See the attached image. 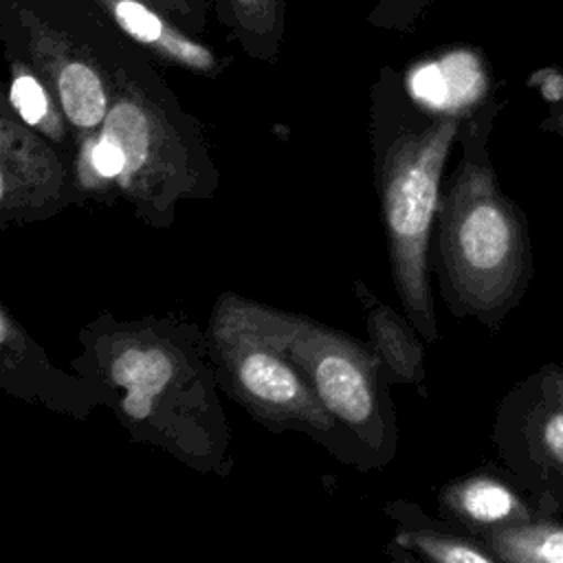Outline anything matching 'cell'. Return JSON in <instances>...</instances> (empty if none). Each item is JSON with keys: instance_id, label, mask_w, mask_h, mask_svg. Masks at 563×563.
Segmentation results:
<instances>
[{"instance_id": "cell-19", "label": "cell", "mask_w": 563, "mask_h": 563, "mask_svg": "<svg viewBox=\"0 0 563 563\" xmlns=\"http://www.w3.org/2000/svg\"><path fill=\"white\" fill-rule=\"evenodd\" d=\"M543 128H545V130H554V132L563 139V97L554 101V106H552V110H550V117L545 119Z\"/></svg>"}, {"instance_id": "cell-7", "label": "cell", "mask_w": 563, "mask_h": 563, "mask_svg": "<svg viewBox=\"0 0 563 563\" xmlns=\"http://www.w3.org/2000/svg\"><path fill=\"white\" fill-rule=\"evenodd\" d=\"M18 18L29 62L55 95L70 128L84 134L99 130L112 103L114 68L108 73L86 44L40 13L20 7Z\"/></svg>"}, {"instance_id": "cell-9", "label": "cell", "mask_w": 563, "mask_h": 563, "mask_svg": "<svg viewBox=\"0 0 563 563\" xmlns=\"http://www.w3.org/2000/svg\"><path fill=\"white\" fill-rule=\"evenodd\" d=\"M101 13L156 59L191 73L216 75L224 59L150 0H92Z\"/></svg>"}, {"instance_id": "cell-15", "label": "cell", "mask_w": 563, "mask_h": 563, "mask_svg": "<svg viewBox=\"0 0 563 563\" xmlns=\"http://www.w3.org/2000/svg\"><path fill=\"white\" fill-rule=\"evenodd\" d=\"M486 545L510 563H563V523L526 519L490 528Z\"/></svg>"}, {"instance_id": "cell-6", "label": "cell", "mask_w": 563, "mask_h": 563, "mask_svg": "<svg viewBox=\"0 0 563 563\" xmlns=\"http://www.w3.org/2000/svg\"><path fill=\"white\" fill-rule=\"evenodd\" d=\"M290 361L301 369L330 416L347 427L372 453L383 455L391 438L378 391L380 358L343 332L306 317L275 310Z\"/></svg>"}, {"instance_id": "cell-1", "label": "cell", "mask_w": 563, "mask_h": 563, "mask_svg": "<svg viewBox=\"0 0 563 563\" xmlns=\"http://www.w3.org/2000/svg\"><path fill=\"white\" fill-rule=\"evenodd\" d=\"M497 112L488 103L468 119L462 161L438 211V253L446 301L495 328L532 279V253L521 209L501 191L486 139Z\"/></svg>"}, {"instance_id": "cell-4", "label": "cell", "mask_w": 563, "mask_h": 563, "mask_svg": "<svg viewBox=\"0 0 563 563\" xmlns=\"http://www.w3.org/2000/svg\"><path fill=\"white\" fill-rule=\"evenodd\" d=\"M209 343L227 389L264 422L314 435L334 431V418L290 361L273 308L224 295L211 317Z\"/></svg>"}, {"instance_id": "cell-18", "label": "cell", "mask_w": 563, "mask_h": 563, "mask_svg": "<svg viewBox=\"0 0 563 563\" xmlns=\"http://www.w3.org/2000/svg\"><path fill=\"white\" fill-rule=\"evenodd\" d=\"M189 33H202L209 13V0H150Z\"/></svg>"}, {"instance_id": "cell-8", "label": "cell", "mask_w": 563, "mask_h": 563, "mask_svg": "<svg viewBox=\"0 0 563 563\" xmlns=\"http://www.w3.org/2000/svg\"><path fill=\"white\" fill-rule=\"evenodd\" d=\"M9 103L2 112V169L0 209L4 222L35 218L37 211H53L66 200L68 176L55 152L33 134L26 123L11 117Z\"/></svg>"}, {"instance_id": "cell-12", "label": "cell", "mask_w": 563, "mask_h": 563, "mask_svg": "<svg viewBox=\"0 0 563 563\" xmlns=\"http://www.w3.org/2000/svg\"><path fill=\"white\" fill-rule=\"evenodd\" d=\"M482 88V73L468 55H453L440 64L420 66L409 81L418 103L440 114H460L475 101Z\"/></svg>"}, {"instance_id": "cell-17", "label": "cell", "mask_w": 563, "mask_h": 563, "mask_svg": "<svg viewBox=\"0 0 563 563\" xmlns=\"http://www.w3.org/2000/svg\"><path fill=\"white\" fill-rule=\"evenodd\" d=\"M543 400L537 405V446L541 455L554 466L559 475H563V391L545 380Z\"/></svg>"}, {"instance_id": "cell-5", "label": "cell", "mask_w": 563, "mask_h": 563, "mask_svg": "<svg viewBox=\"0 0 563 563\" xmlns=\"http://www.w3.org/2000/svg\"><path fill=\"white\" fill-rule=\"evenodd\" d=\"M97 132L119 147L123 172L117 191L139 211L154 213L158 222L174 200L194 196L191 139L176 123V114L121 66H114L112 103Z\"/></svg>"}, {"instance_id": "cell-3", "label": "cell", "mask_w": 563, "mask_h": 563, "mask_svg": "<svg viewBox=\"0 0 563 563\" xmlns=\"http://www.w3.org/2000/svg\"><path fill=\"white\" fill-rule=\"evenodd\" d=\"M460 125V114L438 112L424 123L398 125L374 143L391 275L405 314L427 341L438 339L427 253L440 211L442 169Z\"/></svg>"}, {"instance_id": "cell-2", "label": "cell", "mask_w": 563, "mask_h": 563, "mask_svg": "<svg viewBox=\"0 0 563 563\" xmlns=\"http://www.w3.org/2000/svg\"><path fill=\"white\" fill-rule=\"evenodd\" d=\"M185 339L145 325L110 328L90 336L84 356L121 420L152 429L172 451L209 457L216 440L209 416L218 402Z\"/></svg>"}, {"instance_id": "cell-14", "label": "cell", "mask_w": 563, "mask_h": 563, "mask_svg": "<svg viewBox=\"0 0 563 563\" xmlns=\"http://www.w3.org/2000/svg\"><path fill=\"white\" fill-rule=\"evenodd\" d=\"M9 108L13 114L33 130H40L51 141L66 139V117L37 70L20 57L11 59Z\"/></svg>"}, {"instance_id": "cell-11", "label": "cell", "mask_w": 563, "mask_h": 563, "mask_svg": "<svg viewBox=\"0 0 563 563\" xmlns=\"http://www.w3.org/2000/svg\"><path fill=\"white\" fill-rule=\"evenodd\" d=\"M220 22L260 62H275L284 42L286 0H213Z\"/></svg>"}, {"instance_id": "cell-10", "label": "cell", "mask_w": 563, "mask_h": 563, "mask_svg": "<svg viewBox=\"0 0 563 563\" xmlns=\"http://www.w3.org/2000/svg\"><path fill=\"white\" fill-rule=\"evenodd\" d=\"M363 303L367 308V330L372 339V350L378 354L385 369H389V380L416 383L424 378V352L420 343V332L405 314L400 317L389 306L376 301L361 284L356 286Z\"/></svg>"}, {"instance_id": "cell-16", "label": "cell", "mask_w": 563, "mask_h": 563, "mask_svg": "<svg viewBox=\"0 0 563 563\" xmlns=\"http://www.w3.org/2000/svg\"><path fill=\"white\" fill-rule=\"evenodd\" d=\"M398 543H402V548H407V550H416L422 559L438 561V563H493V561H499L488 545L482 548L475 541L453 537V534H442V532H424V530L402 532V534H398Z\"/></svg>"}, {"instance_id": "cell-13", "label": "cell", "mask_w": 563, "mask_h": 563, "mask_svg": "<svg viewBox=\"0 0 563 563\" xmlns=\"http://www.w3.org/2000/svg\"><path fill=\"white\" fill-rule=\"evenodd\" d=\"M444 501L466 523L486 530L532 519L528 508L506 484L486 475L457 482L444 493Z\"/></svg>"}]
</instances>
